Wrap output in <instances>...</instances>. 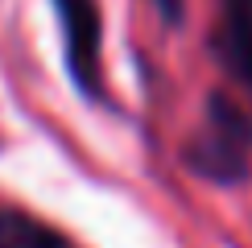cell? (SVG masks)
Segmentation results:
<instances>
[{
  "label": "cell",
  "mask_w": 252,
  "mask_h": 248,
  "mask_svg": "<svg viewBox=\"0 0 252 248\" xmlns=\"http://www.w3.org/2000/svg\"><path fill=\"white\" fill-rule=\"evenodd\" d=\"M248 153H252V124L227 99H211L207 128L198 132V141L190 149V165L203 178L236 182L248 170Z\"/></svg>",
  "instance_id": "1"
},
{
  "label": "cell",
  "mask_w": 252,
  "mask_h": 248,
  "mask_svg": "<svg viewBox=\"0 0 252 248\" xmlns=\"http://www.w3.org/2000/svg\"><path fill=\"white\" fill-rule=\"evenodd\" d=\"M66 33V58L83 91H99V8L95 0H54Z\"/></svg>",
  "instance_id": "2"
},
{
  "label": "cell",
  "mask_w": 252,
  "mask_h": 248,
  "mask_svg": "<svg viewBox=\"0 0 252 248\" xmlns=\"http://www.w3.org/2000/svg\"><path fill=\"white\" fill-rule=\"evenodd\" d=\"M223 8V58L252 91V0H219Z\"/></svg>",
  "instance_id": "3"
},
{
  "label": "cell",
  "mask_w": 252,
  "mask_h": 248,
  "mask_svg": "<svg viewBox=\"0 0 252 248\" xmlns=\"http://www.w3.org/2000/svg\"><path fill=\"white\" fill-rule=\"evenodd\" d=\"M0 248H70V240L25 211H0Z\"/></svg>",
  "instance_id": "4"
}]
</instances>
